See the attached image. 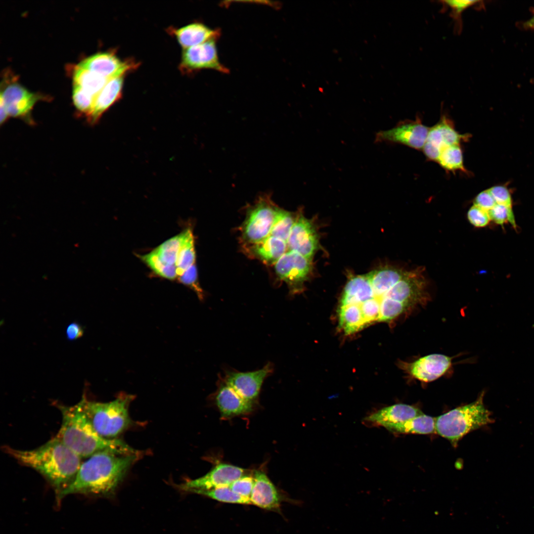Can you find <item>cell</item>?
Instances as JSON below:
<instances>
[{"instance_id":"1","label":"cell","mask_w":534,"mask_h":534,"mask_svg":"<svg viewBox=\"0 0 534 534\" xmlns=\"http://www.w3.org/2000/svg\"><path fill=\"white\" fill-rule=\"evenodd\" d=\"M142 455L105 450L82 462L71 483L58 494L59 498L75 493L108 495L122 481L130 467Z\"/></svg>"},{"instance_id":"2","label":"cell","mask_w":534,"mask_h":534,"mask_svg":"<svg viewBox=\"0 0 534 534\" xmlns=\"http://www.w3.org/2000/svg\"><path fill=\"white\" fill-rule=\"evenodd\" d=\"M3 450L42 475L58 494L73 481L82 463V458L56 437L31 450L5 446Z\"/></svg>"},{"instance_id":"3","label":"cell","mask_w":534,"mask_h":534,"mask_svg":"<svg viewBox=\"0 0 534 534\" xmlns=\"http://www.w3.org/2000/svg\"><path fill=\"white\" fill-rule=\"evenodd\" d=\"M62 415L60 429L55 436L81 458L102 451L135 454L136 450L122 440L101 436L94 429L80 402L75 405H58Z\"/></svg>"},{"instance_id":"4","label":"cell","mask_w":534,"mask_h":534,"mask_svg":"<svg viewBox=\"0 0 534 534\" xmlns=\"http://www.w3.org/2000/svg\"><path fill=\"white\" fill-rule=\"evenodd\" d=\"M134 395L121 393L109 402L89 400L85 397L79 401L95 431L102 437L116 439L131 425L129 413Z\"/></svg>"},{"instance_id":"5","label":"cell","mask_w":534,"mask_h":534,"mask_svg":"<svg viewBox=\"0 0 534 534\" xmlns=\"http://www.w3.org/2000/svg\"><path fill=\"white\" fill-rule=\"evenodd\" d=\"M484 392L474 401L436 418V432L454 446L468 433L493 422L483 402Z\"/></svg>"},{"instance_id":"6","label":"cell","mask_w":534,"mask_h":534,"mask_svg":"<svg viewBox=\"0 0 534 534\" xmlns=\"http://www.w3.org/2000/svg\"><path fill=\"white\" fill-rule=\"evenodd\" d=\"M277 207L268 195L264 194L249 209L242 228L247 243H256L270 235Z\"/></svg>"},{"instance_id":"7","label":"cell","mask_w":534,"mask_h":534,"mask_svg":"<svg viewBox=\"0 0 534 534\" xmlns=\"http://www.w3.org/2000/svg\"><path fill=\"white\" fill-rule=\"evenodd\" d=\"M4 83L6 85H4L3 90H1L0 100L4 103L8 117L21 119L29 125H35L31 116L33 108L38 101L47 98L28 90L16 82Z\"/></svg>"},{"instance_id":"8","label":"cell","mask_w":534,"mask_h":534,"mask_svg":"<svg viewBox=\"0 0 534 534\" xmlns=\"http://www.w3.org/2000/svg\"><path fill=\"white\" fill-rule=\"evenodd\" d=\"M216 39L183 49L179 68L184 73L210 69L227 73L228 69L219 61Z\"/></svg>"},{"instance_id":"9","label":"cell","mask_w":534,"mask_h":534,"mask_svg":"<svg viewBox=\"0 0 534 534\" xmlns=\"http://www.w3.org/2000/svg\"><path fill=\"white\" fill-rule=\"evenodd\" d=\"M273 370V364L268 362L262 368L253 371H226L222 378L242 398L255 404L264 381Z\"/></svg>"},{"instance_id":"10","label":"cell","mask_w":534,"mask_h":534,"mask_svg":"<svg viewBox=\"0 0 534 534\" xmlns=\"http://www.w3.org/2000/svg\"><path fill=\"white\" fill-rule=\"evenodd\" d=\"M429 130L418 118L404 121L390 130L377 133L375 141L400 143L420 150L424 146Z\"/></svg>"},{"instance_id":"11","label":"cell","mask_w":534,"mask_h":534,"mask_svg":"<svg viewBox=\"0 0 534 534\" xmlns=\"http://www.w3.org/2000/svg\"><path fill=\"white\" fill-rule=\"evenodd\" d=\"M274 265L277 276L288 285L293 294L301 289L311 269L310 260L291 250H287Z\"/></svg>"},{"instance_id":"12","label":"cell","mask_w":534,"mask_h":534,"mask_svg":"<svg viewBox=\"0 0 534 534\" xmlns=\"http://www.w3.org/2000/svg\"><path fill=\"white\" fill-rule=\"evenodd\" d=\"M399 367L408 376L423 382L436 380L444 375L452 365V358L434 354L408 362L400 361Z\"/></svg>"},{"instance_id":"13","label":"cell","mask_w":534,"mask_h":534,"mask_svg":"<svg viewBox=\"0 0 534 534\" xmlns=\"http://www.w3.org/2000/svg\"><path fill=\"white\" fill-rule=\"evenodd\" d=\"M245 469L231 464L220 463L205 475L189 480L178 485L183 491L193 492L197 490H210L219 487L229 486L245 475Z\"/></svg>"},{"instance_id":"14","label":"cell","mask_w":534,"mask_h":534,"mask_svg":"<svg viewBox=\"0 0 534 534\" xmlns=\"http://www.w3.org/2000/svg\"><path fill=\"white\" fill-rule=\"evenodd\" d=\"M469 136L459 134L451 121L443 116L437 124L430 128L422 149L428 159L437 161L443 149L459 145L461 141L466 140Z\"/></svg>"},{"instance_id":"15","label":"cell","mask_w":534,"mask_h":534,"mask_svg":"<svg viewBox=\"0 0 534 534\" xmlns=\"http://www.w3.org/2000/svg\"><path fill=\"white\" fill-rule=\"evenodd\" d=\"M78 65L108 79L124 76L136 68L138 64L130 60H122L114 52L95 53L83 60Z\"/></svg>"},{"instance_id":"16","label":"cell","mask_w":534,"mask_h":534,"mask_svg":"<svg viewBox=\"0 0 534 534\" xmlns=\"http://www.w3.org/2000/svg\"><path fill=\"white\" fill-rule=\"evenodd\" d=\"M192 234L191 229L187 228L140 258L155 273L163 266L173 267L177 269V263L181 248Z\"/></svg>"},{"instance_id":"17","label":"cell","mask_w":534,"mask_h":534,"mask_svg":"<svg viewBox=\"0 0 534 534\" xmlns=\"http://www.w3.org/2000/svg\"><path fill=\"white\" fill-rule=\"evenodd\" d=\"M297 218V217H296ZM288 250L311 260L318 246V238L312 223L300 213L287 241Z\"/></svg>"},{"instance_id":"18","label":"cell","mask_w":534,"mask_h":534,"mask_svg":"<svg viewBox=\"0 0 534 534\" xmlns=\"http://www.w3.org/2000/svg\"><path fill=\"white\" fill-rule=\"evenodd\" d=\"M215 403L222 418H228L252 412L254 404L239 395L221 377L214 394Z\"/></svg>"},{"instance_id":"19","label":"cell","mask_w":534,"mask_h":534,"mask_svg":"<svg viewBox=\"0 0 534 534\" xmlns=\"http://www.w3.org/2000/svg\"><path fill=\"white\" fill-rule=\"evenodd\" d=\"M253 476L254 484L250 496L252 504L267 510H279L282 498L267 475L258 470Z\"/></svg>"},{"instance_id":"20","label":"cell","mask_w":534,"mask_h":534,"mask_svg":"<svg viewBox=\"0 0 534 534\" xmlns=\"http://www.w3.org/2000/svg\"><path fill=\"white\" fill-rule=\"evenodd\" d=\"M424 414L412 405L398 403L384 407L365 418L364 420L374 425L391 427Z\"/></svg>"},{"instance_id":"21","label":"cell","mask_w":534,"mask_h":534,"mask_svg":"<svg viewBox=\"0 0 534 534\" xmlns=\"http://www.w3.org/2000/svg\"><path fill=\"white\" fill-rule=\"evenodd\" d=\"M174 36L183 49L192 47L220 35L218 30H214L201 23H192L179 28H169L168 30Z\"/></svg>"},{"instance_id":"22","label":"cell","mask_w":534,"mask_h":534,"mask_svg":"<svg viewBox=\"0 0 534 534\" xmlns=\"http://www.w3.org/2000/svg\"><path fill=\"white\" fill-rule=\"evenodd\" d=\"M124 76L109 79L94 98L91 114L87 120L90 125L98 122L102 114L122 95Z\"/></svg>"},{"instance_id":"23","label":"cell","mask_w":534,"mask_h":534,"mask_svg":"<svg viewBox=\"0 0 534 534\" xmlns=\"http://www.w3.org/2000/svg\"><path fill=\"white\" fill-rule=\"evenodd\" d=\"M374 297L373 291L367 274L353 276L349 280L344 288L340 306L359 305Z\"/></svg>"},{"instance_id":"24","label":"cell","mask_w":534,"mask_h":534,"mask_svg":"<svg viewBox=\"0 0 534 534\" xmlns=\"http://www.w3.org/2000/svg\"><path fill=\"white\" fill-rule=\"evenodd\" d=\"M251 245L250 250L252 254L269 264H274L288 249L285 241L270 235Z\"/></svg>"},{"instance_id":"25","label":"cell","mask_w":534,"mask_h":534,"mask_svg":"<svg viewBox=\"0 0 534 534\" xmlns=\"http://www.w3.org/2000/svg\"><path fill=\"white\" fill-rule=\"evenodd\" d=\"M405 272L400 269L388 267L372 271L367 274L374 297L381 300L403 277Z\"/></svg>"},{"instance_id":"26","label":"cell","mask_w":534,"mask_h":534,"mask_svg":"<svg viewBox=\"0 0 534 534\" xmlns=\"http://www.w3.org/2000/svg\"><path fill=\"white\" fill-rule=\"evenodd\" d=\"M436 418L424 414L394 425L388 430L397 434H430L436 432Z\"/></svg>"},{"instance_id":"27","label":"cell","mask_w":534,"mask_h":534,"mask_svg":"<svg viewBox=\"0 0 534 534\" xmlns=\"http://www.w3.org/2000/svg\"><path fill=\"white\" fill-rule=\"evenodd\" d=\"M338 314L339 327L346 335L356 332L366 325L358 305L340 306Z\"/></svg>"},{"instance_id":"28","label":"cell","mask_w":534,"mask_h":534,"mask_svg":"<svg viewBox=\"0 0 534 534\" xmlns=\"http://www.w3.org/2000/svg\"><path fill=\"white\" fill-rule=\"evenodd\" d=\"M73 79L74 84L92 95L94 98L109 80L78 65L74 68Z\"/></svg>"},{"instance_id":"29","label":"cell","mask_w":534,"mask_h":534,"mask_svg":"<svg viewBox=\"0 0 534 534\" xmlns=\"http://www.w3.org/2000/svg\"><path fill=\"white\" fill-rule=\"evenodd\" d=\"M295 220L293 214L278 207L270 235L287 243Z\"/></svg>"},{"instance_id":"30","label":"cell","mask_w":534,"mask_h":534,"mask_svg":"<svg viewBox=\"0 0 534 534\" xmlns=\"http://www.w3.org/2000/svg\"><path fill=\"white\" fill-rule=\"evenodd\" d=\"M437 162L446 170H460L466 172L463 165L462 150L459 145H451L443 149Z\"/></svg>"},{"instance_id":"31","label":"cell","mask_w":534,"mask_h":534,"mask_svg":"<svg viewBox=\"0 0 534 534\" xmlns=\"http://www.w3.org/2000/svg\"><path fill=\"white\" fill-rule=\"evenodd\" d=\"M203 495L224 503L252 504L250 498L234 492L229 486H224L207 490H197L193 493Z\"/></svg>"},{"instance_id":"32","label":"cell","mask_w":534,"mask_h":534,"mask_svg":"<svg viewBox=\"0 0 534 534\" xmlns=\"http://www.w3.org/2000/svg\"><path fill=\"white\" fill-rule=\"evenodd\" d=\"M72 99L77 111L87 120L92 111L94 97L78 86L74 84Z\"/></svg>"},{"instance_id":"33","label":"cell","mask_w":534,"mask_h":534,"mask_svg":"<svg viewBox=\"0 0 534 534\" xmlns=\"http://www.w3.org/2000/svg\"><path fill=\"white\" fill-rule=\"evenodd\" d=\"M195 251L194 236L191 235L183 245L177 263L178 278L195 264Z\"/></svg>"},{"instance_id":"34","label":"cell","mask_w":534,"mask_h":534,"mask_svg":"<svg viewBox=\"0 0 534 534\" xmlns=\"http://www.w3.org/2000/svg\"><path fill=\"white\" fill-rule=\"evenodd\" d=\"M488 213L490 221L496 224L503 225L508 222L514 227L516 226L512 206L496 204Z\"/></svg>"},{"instance_id":"35","label":"cell","mask_w":534,"mask_h":534,"mask_svg":"<svg viewBox=\"0 0 534 534\" xmlns=\"http://www.w3.org/2000/svg\"><path fill=\"white\" fill-rule=\"evenodd\" d=\"M444 7L450 9L451 16L458 23L459 29L461 23V13L468 8L477 6L481 1L478 0H443L441 1Z\"/></svg>"},{"instance_id":"36","label":"cell","mask_w":534,"mask_h":534,"mask_svg":"<svg viewBox=\"0 0 534 534\" xmlns=\"http://www.w3.org/2000/svg\"><path fill=\"white\" fill-rule=\"evenodd\" d=\"M381 300L374 297L359 305L365 325L379 320Z\"/></svg>"},{"instance_id":"37","label":"cell","mask_w":534,"mask_h":534,"mask_svg":"<svg viewBox=\"0 0 534 534\" xmlns=\"http://www.w3.org/2000/svg\"><path fill=\"white\" fill-rule=\"evenodd\" d=\"M180 282L192 289L200 300H203L204 292L198 282L196 266L193 264L178 277Z\"/></svg>"},{"instance_id":"38","label":"cell","mask_w":534,"mask_h":534,"mask_svg":"<svg viewBox=\"0 0 534 534\" xmlns=\"http://www.w3.org/2000/svg\"><path fill=\"white\" fill-rule=\"evenodd\" d=\"M254 484V476L245 474L232 483L229 487L235 493L250 498Z\"/></svg>"},{"instance_id":"39","label":"cell","mask_w":534,"mask_h":534,"mask_svg":"<svg viewBox=\"0 0 534 534\" xmlns=\"http://www.w3.org/2000/svg\"><path fill=\"white\" fill-rule=\"evenodd\" d=\"M467 218L473 225L477 227H485L490 221L488 212L474 205L468 211Z\"/></svg>"},{"instance_id":"40","label":"cell","mask_w":534,"mask_h":534,"mask_svg":"<svg viewBox=\"0 0 534 534\" xmlns=\"http://www.w3.org/2000/svg\"><path fill=\"white\" fill-rule=\"evenodd\" d=\"M496 204L512 206V198L508 189L503 186L497 185L489 189Z\"/></svg>"},{"instance_id":"41","label":"cell","mask_w":534,"mask_h":534,"mask_svg":"<svg viewBox=\"0 0 534 534\" xmlns=\"http://www.w3.org/2000/svg\"><path fill=\"white\" fill-rule=\"evenodd\" d=\"M496 204L489 189L479 193L474 201V205L487 212L491 209Z\"/></svg>"},{"instance_id":"42","label":"cell","mask_w":534,"mask_h":534,"mask_svg":"<svg viewBox=\"0 0 534 534\" xmlns=\"http://www.w3.org/2000/svg\"><path fill=\"white\" fill-rule=\"evenodd\" d=\"M84 334L83 327L76 322H72L68 325L66 329V335L68 340H77Z\"/></svg>"},{"instance_id":"43","label":"cell","mask_w":534,"mask_h":534,"mask_svg":"<svg viewBox=\"0 0 534 534\" xmlns=\"http://www.w3.org/2000/svg\"><path fill=\"white\" fill-rule=\"evenodd\" d=\"M526 29L534 30V13L532 16L524 23Z\"/></svg>"}]
</instances>
